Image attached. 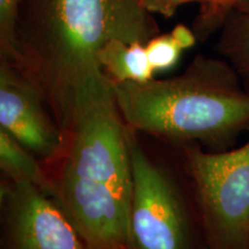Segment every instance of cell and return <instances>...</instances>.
Masks as SVG:
<instances>
[{"label": "cell", "instance_id": "12", "mask_svg": "<svg viewBox=\"0 0 249 249\" xmlns=\"http://www.w3.org/2000/svg\"><path fill=\"white\" fill-rule=\"evenodd\" d=\"M145 50L156 74L169 71L178 64L182 50L174 42L171 34H158L145 43Z\"/></svg>", "mask_w": 249, "mask_h": 249}, {"label": "cell", "instance_id": "2", "mask_svg": "<svg viewBox=\"0 0 249 249\" xmlns=\"http://www.w3.org/2000/svg\"><path fill=\"white\" fill-rule=\"evenodd\" d=\"M113 89L130 129L179 148L225 151L249 132V91L222 57L197 54L179 75Z\"/></svg>", "mask_w": 249, "mask_h": 249}, {"label": "cell", "instance_id": "9", "mask_svg": "<svg viewBox=\"0 0 249 249\" xmlns=\"http://www.w3.org/2000/svg\"><path fill=\"white\" fill-rule=\"evenodd\" d=\"M188 2H198L201 5L200 15L194 28L200 40H204L217 29H220L232 13L249 7V0H148L143 7L151 14L171 18L180 6Z\"/></svg>", "mask_w": 249, "mask_h": 249}, {"label": "cell", "instance_id": "4", "mask_svg": "<svg viewBox=\"0 0 249 249\" xmlns=\"http://www.w3.org/2000/svg\"><path fill=\"white\" fill-rule=\"evenodd\" d=\"M130 161L129 229L133 249H194L191 216L178 186L139 144L134 130Z\"/></svg>", "mask_w": 249, "mask_h": 249}, {"label": "cell", "instance_id": "1", "mask_svg": "<svg viewBox=\"0 0 249 249\" xmlns=\"http://www.w3.org/2000/svg\"><path fill=\"white\" fill-rule=\"evenodd\" d=\"M160 34L139 0H22L18 67L44 96L68 138L76 102L107 79L98 51L111 39L147 43Z\"/></svg>", "mask_w": 249, "mask_h": 249}, {"label": "cell", "instance_id": "7", "mask_svg": "<svg viewBox=\"0 0 249 249\" xmlns=\"http://www.w3.org/2000/svg\"><path fill=\"white\" fill-rule=\"evenodd\" d=\"M144 44L111 39L102 46L97 54L99 66L112 85L142 83L155 79L156 71L149 61Z\"/></svg>", "mask_w": 249, "mask_h": 249}, {"label": "cell", "instance_id": "10", "mask_svg": "<svg viewBox=\"0 0 249 249\" xmlns=\"http://www.w3.org/2000/svg\"><path fill=\"white\" fill-rule=\"evenodd\" d=\"M216 50L249 91V7L232 13L220 28Z\"/></svg>", "mask_w": 249, "mask_h": 249}, {"label": "cell", "instance_id": "3", "mask_svg": "<svg viewBox=\"0 0 249 249\" xmlns=\"http://www.w3.org/2000/svg\"><path fill=\"white\" fill-rule=\"evenodd\" d=\"M180 149L207 249H249V140L225 151Z\"/></svg>", "mask_w": 249, "mask_h": 249}, {"label": "cell", "instance_id": "14", "mask_svg": "<svg viewBox=\"0 0 249 249\" xmlns=\"http://www.w3.org/2000/svg\"><path fill=\"white\" fill-rule=\"evenodd\" d=\"M139 1H140V2H141V4H142V5H144V2H145V1H148V0H139Z\"/></svg>", "mask_w": 249, "mask_h": 249}, {"label": "cell", "instance_id": "13", "mask_svg": "<svg viewBox=\"0 0 249 249\" xmlns=\"http://www.w3.org/2000/svg\"><path fill=\"white\" fill-rule=\"evenodd\" d=\"M171 36L174 39V42L179 45V48L182 51L194 48L196 42H197V36H196L194 29L187 27L186 24L178 23L176 27L171 30Z\"/></svg>", "mask_w": 249, "mask_h": 249}, {"label": "cell", "instance_id": "11", "mask_svg": "<svg viewBox=\"0 0 249 249\" xmlns=\"http://www.w3.org/2000/svg\"><path fill=\"white\" fill-rule=\"evenodd\" d=\"M22 0H0V60L20 65L18 18Z\"/></svg>", "mask_w": 249, "mask_h": 249}, {"label": "cell", "instance_id": "5", "mask_svg": "<svg viewBox=\"0 0 249 249\" xmlns=\"http://www.w3.org/2000/svg\"><path fill=\"white\" fill-rule=\"evenodd\" d=\"M1 249H86L51 196L24 182L1 179Z\"/></svg>", "mask_w": 249, "mask_h": 249}, {"label": "cell", "instance_id": "8", "mask_svg": "<svg viewBox=\"0 0 249 249\" xmlns=\"http://www.w3.org/2000/svg\"><path fill=\"white\" fill-rule=\"evenodd\" d=\"M0 170L2 178L24 182L54 197V177L50 176L43 161L13 136L0 128Z\"/></svg>", "mask_w": 249, "mask_h": 249}, {"label": "cell", "instance_id": "6", "mask_svg": "<svg viewBox=\"0 0 249 249\" xmlns=\"http://www.w3.org/2000/svg\"><path fill=\"white\" fill-rule=\"evenodd\" d=\"M0 128L43 163H60L68 138L37 85L20 68L0 60Z\"/></svg>", "mask_w": 249, "mask_h": 249}]
</instances>
